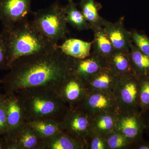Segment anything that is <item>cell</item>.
<instances>
[{
	"mask_svg": "<svg viewBox=\"0 0 149 149\" xmlns=\"http://www.w3.org/2000/svg\"><path fill=\"white\" fill-rule=\"evenodd\" d=\"M118 113L115 112L100 113L92 117L91 133L104 138L115 130Z\"/></svg>",
	"mask_w": 149,
	"mask_h": 149,
	"instance_id": "16",
	"label": "cell"
},
{
	"mask_svg": "<svg viewBox=\"0 0 149 149\" xmlns=\"http://www.w3.org/2000/svg\"><path fill=\"white\" fill-rule=\"evenodd\" d=\"M94 33L93 51L91 53L98 56L107 62V60L114 50V48L108 38L102 27L91 29Z\"/></svg>",
	"mask_w": 149,
	"mask_h": 149,
	"instance_id": "19",
	"label": "cell"
},
{
	"mask_svg": "<svg viewBox=\"0 0 149 149\" xmlns=\"http://www.w3.org/2000/svg\"><path fill=\"white\" fill-rule=\"evenodd\" d=\"M33 23L52 44L65 40L68 31L63 7L57 0L49 6L33 13Z\"/></svg>",
	"mask_w": 149,
	"mask_h": 149,
	"instance_id": "4",
	"label": "cell"
},
{
	"mask_svg": "<svg viewBox=\"0 0 149 149\" xmlns=\"http://www.w3.org/2000/svg\"><path fill=\"white\" fill-rule=\"evenodd\" d=\"M15 92L21 100L27 123L45 119L62 121L69 109L52 88L35 87Z\"/></svg>",
	"mask_w": 149,
	"mask_h": 149,
	"instance_id": "3",
	"label": "cell"
},
{
	"mask_svg": "<svg viewBox=\"0 0 149 149\" xmlns=\"http://www.w3.org/2000/svg\"><path fill=\"white\" fill-rule=\"evenodd\" d=\"M3 95L8 125V131L4 137L7 138L27 123L24 108L17 93L6 92Z\"/></svg>",
	"mask_w": 149,
	"mask_h": 149,
	"instance_id": "11",
	"label": "cell"
},
{
	"mask_svg": "<svg viewBox=\"0 0 149 149\" xmlns=\"http://www.w3.org/2000/svg\"><path fill=\"white\" fill-rule=\"evenodd\" d=\"M91 116L79 108H69L62 120L63 130L86 145L91 133Z\"/></svg>",
	"mask_w": 149,
	"mask_h": 149,
	"instance_id": "7",
	"label": "cell"
},
{
	"mask_svg": "<svg viewBox=\"0 0 149 149\" xmlns=\"http://www.w3.org/2000/svg\"><path fill=\"white\" fill-rule=\"evenodd\" d=\"M44 149H86L85 143L63 131L45 140Z\"/></svg>",
	"mask_w": 149,
	"mask_h": 149,
	"instance_id": "18",
	"label": "cell"
},
{
	"mask_svg": "<svg viewBox=\"0 0 149 149\" xmlns=\"http://www.w3.org/2000/svg\"><path fill=\"white\" fill-rule=\"evenodd\" d=\"M106 66V61L91 53L90 56L84 58H73L72 72L86 82L92 75Z\"/></svg>",
	"mask_w": 149,
	"mask_h": 149,
	"instance_id": "14",
	"label": "cell"
},
{
	"mask_svg": "<svg viewBox=\"0 0 149 149\" xmlns=\"http://www.w3.org/2000/svg\"><path fill=\"white\" fill-rule=\"evenodd\" d=\"M118 76L114 70L106 66L92 75L85 83L88 91L113 93Z\"/></svg>",
	"mask_w": 149,
	"mask_h": 149,
	"instance_id": "15",
	"label": "cell"
},
{
	"mask_svg": "<svg viewBox=\"0 0 149 149\" xmlns=\"http://www.w3.org/2000/svg\"><path fill=\"white\" fill-rule=\"evenodd\" d=\"M139 103L140 113H143L149 108V77H139Z\"/></svg>",
	"mask_w": 149,
	"mask_h": 149,
	"instance_id": "26",
	"label": "cell"
},
{
	"mask_svg": "<svg viewBox=\"0 0 149 149\" xmlns=\"http://www.w3.org/2000/svg\"><path fill=\"white\" fill-rule=\"evenodd\" d=\"M131 149H149V141L145 140L143 138L133 143Z\"/></svg>",
	"mask_w": 149,
	"mask_h": 149,
	"instance_id": "31",
	"label": "cell"
},
{
	"mask_svg": "<svg viewBox=\"0 0 149 149\" xmlns=\"http://www.w3.org/2000/svg\"><path fill=\"white\" fill-rule=\"evenodd\" d=\"M73 60L58 48L17 59L10 64L9 72L2 80L5 92L40 87L56 91L72 73Z\"/></svg>",
	"mask_w": 149,
	"mask_h": 149,
	"instance_id": "1",
	"label": "cell"
},
{
	"mask_svg": "<svg viewBox=\"0 0 149 149\" xmlns=\"http://www.w3.org/2000/svg\"><path fill=\"white\" fill-rule=\"evenodd\" d=\"M8 131L7 117L6 111L3 95L0 94V136H3Z\"/></svg>",
	"mask_w": 149,
	"mask_h": 149,
	"instance_id": "29",
	"label": "cell"
},
{
	"mask_svg": "<svg viewBox=\"0 0 149 149\" xmlns=\"http://www.w3.org/2000/svg\"><path fill=\"white\" fill-rule=\"evenodd\" d=\"M141 115L143 122L144 132L149 137V108Z\"/></svg>",
	"mask_w": 149,
	"mask_h": 149,
	"instance_id": "32",
	"label": "cell"
},
{
	"mask_svg": "<svg viewBox=\"0 0 149 149\" xmlns=\"http://www.w3.org/2000/svg\"><path fill=\"white\" fill-rule=\"evenodd\" d=\"M139 77L134 74L118 76L113 93L118 113L140 112Z\"/></svg>",
	"mask_w": 149,
	"mask_h": 149,
	"instance_id": "5",
	"label": "cell"
},
{
	"mask_svg": "<svg viewBox=\"0 0 149 149\" xmlns=\"http://www.w3.org/2000/svg\"><path fill=\"white\" fill-rule=\"evenodd\" d=\"M1 83H2V80H1V79H0V84H1Z\"/></svg>",
	"mask_w": 149,
	"mask_h": 149,
	"instance_id": "34",
	"label": "cell"
},
{
	"mask_svg": "<svg viewBox=\"0 0 149 149\" xmlns=\"http://www.w3.org/2000/svg\"><path fill=\"white\" fill-rule=\"evenodd\" d=\"M27 123L39 136L45 140L50 139L64 131L62 121L53 119L35 120Z\"/></svg>",
	"mask_w": 149,
	"mask_h": 149,
	"instance_id": "21",
	"label": "cell"
},
{
	"mask_svg": "<svg viewBox=\"0 0 149 149\" xmlns=\"http://www.w3.org/2000/svg\"><path fill=\"white\" fill-rule=\"evenodd\" d=\"M86 149H108L104 138L91 133L86 142Z\"/></svg>",
	"mask_w": 149,
	"mask_h": 149,
	"instance_id": "28",
	"label": "cell"
},
{
	"mask_svg": "<svg viewBox=\"0 0 149 149\" xmlns=\"http://www.w3.org/2000/svg\"><path fill=\"white\" fill-rule=\"evenodd\" d=\"M32 0H0V22L8 28L27 19Z\"/></svg>",
	"mask_w": 149,
	"mask_h": 149,
	"instance_id": "9",
	"label": "cell"
},
{
	"mask_svg": "<svg viewBox=\"0 0 149 149\" xmlns=\"http://www.w3.org/2000/svg\"><path fill=\"white\" fill-rule=\"evenodd\" d=\"M129 54L134 74L138 77L149 76V56L145 54L133 44L130 45Z\"/></svg>",
	"mask_w": 149,
	"mask_h": 149,
	"instance_id": "23",
	"label": "cell"
},
{
	"mask_svg": "<svg viewBox=\"0 0 149 149\" xmlns=\"http://www.w3.org/2000/svg\"><path fill=\"white\" fill-rule=\"evenodd\" d=\"M56 92L69 108L72 109L78 107L88 90L85 81L72 72L61 83Z\"/></svg>",
	"mask_w": 149,
	"mask_h": 149,
	"instance_id": "8",
	"label": "cell"
},
{
	"mask_svg": "<svg viewBox=\"0 0 149 149\" xmlns=\"http://www.w3.org/2000/svg\"><path fill=\"white\" fill-rule=\"evenodd\" d=\"M104 138L108 149H131L132 148V142L116 130Z\"/></svg>",
	"mask_w": 149,
	"mask_h": 149,
	"instance_id": "25",
	"label": "cell"
},
{
	"mask_svg": "<svg viewBox=\"0 0 149 149\" xmlns=\"http://www.w3.org/2000/svg\"><path fill=\"white\" fill-rule=\"evenodd\" d=\"M0 149H6V143L3 136H0Z\"/></svg>",
	"mask_w": 149,
	"mask_h": 149,
	"instance_id": "33",
	"label": "cell"
},
{
	"mask_svg": "<svg viewBox=\"0 0 149 149\" xmlns=\"http://www.w3.org/2000/svg\"><path fill=\"white\" fill-rule=\"evenodd\" d=\"M77 107L91 117L103 113H118L116 101L111 92L88 91Z\"/></svg>",
	"mask_w": 149,
	"mask_h": 149,
	"instance_id": "6",
	"label": "cell"
},
{
	"mask_svg": "<svg viewBox=\"0 0 149 149\" xmlns=\"http://www.w3.org/2000/svg\"><path fill=\"white\" fill-rule=\"evenodd\" d=\"M5 45L10 64L22 57L45 53L54 50L58 45L50 42L27 19L0 32Z\"/></svg>",
	"mask_w": 149,
	"mask_h": 149,
	"instance_id": "2",
	"label": "cell"
},
{
	"mask_svg": "<svg viewBox=\"0 0 149 149\" xmlns=\"http://www.w3.org/2000/svg\"><path fill=\"white\" fill-rule=\"evenodd\" d=\"M67 22L78 31L91 29L90 24L81 12L77 8L73 0H68L66 6L63 7Z\"/></svg>",
	"mask_w": 149,
	"mask_h": 149,
	"instance_id": "24",
	"label": "cell"
},
{
	"mask_svg": "<svg viewBox=\"0 0 149 149\" xmlns=\"http://www.w3.org/2000/svg\"><path fill=\"white\" fill-rule=\"evenodd\" d=\"M9 69L6 48L0 34V70H7Z\"/></svg>",
	"mask_w": 149,
	"mask_h": 149,
	"instance_id": "30",
	"label": "cell"
},
{
	"mask_svg": "<svg viewBox=\"0 0 149 149\" xmlns=\"http://www.w3.org/2000/svg\"><path fill=\"white\" fill-rule=\"evenodd\" d=\"M93 42H87L80 39L70 38L65 40L58 48L67 56L76 59L87 57L91 54Z\"/></svg>",
	"mask_w": 149,
	"mask_h": 149,
	"instance_id": "17",
	"label": "cell"
},
{
	"mask_svg": "<svg viewBox=\"0 0 149 149\" xmlns=\"http://www.w3.org/2000/svg\"><path fill=\"white\" fill-rule=\"evenodd\" d=\"M79 6L81 11L86 21L91 26V29L94 27H102L104 18L99 13L102 8L100 3L95 0H80Z\"/></svg>",
	"mask_w": 149,
	"mask_h": 149,
	"instance_id": "22",
	"label": "cell"
},
{
	"mask_svg": "<svg viewBox=\"0 0 149 149\" xmlns=\"http://www.w3.org/2000/svg\"><path fill=\"white\" fill-rule=\"evenodd\" d=\"M115 130L125 136L132 142V145L142 139L144 133V126L141 113H118Z\"/></svg>",
	"mask_w": 149,
	"mask_h": 149,
	"instance_id": "12",
	"label": "cell"
},
{
	"mask_svg": "<svg viewBox=\"0 0 149 149\" xmlns=\"http://www.w3.org/2000/svg\"><path fill=\"white\" fill-rule=\"evenodd\" d=\"M132 42L142 52L149 56V37L136 30L131 31Z\"/></svg>",
	"mask_w": 149,
	"mask_h": 149,
	"instance_id": "27",
	"label": "cell"
},
{
	"mask_svg": "<svg viewBox=\"0 0 149 149\" xmlns=\"http://www.w3.org/2000/svg\"><path fill=\"white\" fill-rule=\"evenodd\" d=\"M124 17L112 23L104 19L102 27L115 50L129 51L132 43L131 33L124 25Z\"/></svg>",
	"mask_w": 149,
	"mask_h": 149,
	"instance_id": "13",
	"label": "cell"
},
{
	"mask_svg": "<svg viewBox=\"0 0 149 149\" xmlns=\"http://www.w3.org/2000/svg\"><path fill=\"white\" fill-rule=\"evenodd\" d=\"M107 63L119 76L134 74L130 62L129 51L114 50L107 60Z\"/></svg>",
	"mask_w": 149,
	"mask_h": 149,
	"instance_id": "20",
	"label": "cell"
},
{
	"mask_svg": "<svg viewBox=\"0 0 149 149\" xmlns=\"http://www.w3.org/2000/svg\"><path fill=\"white\" fill-rule=\"evenodd\" d=\"M5 139L6 149H44L45 141L27 123Z\"/></svg>",
	"mask_w": 149,
	"mask_h": 149,
	"instance_id": "10",
	"label": "cell"
},
{
	"mask_svg": "<svg viewBox=\"0 0 149 149\" xmlns=\"http://www.w3.org/2000/svg\"><path fill=\"white\" fill-rule=\"evenodd\" d=\"M148 77H149V76H148Z\"/></svg>",
	"mask_w": 149,
	"mask_h": 149,
	"instance_id": "35",
	"label": "cell"
}]
</instances>
